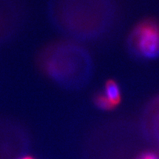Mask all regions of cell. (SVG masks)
<instances>
[{
  "label": "cell",
  "mask_w": 159,
  "mask_h": 159,
  "mask_svg": "<svg viewBox=\"0 0 159 159\" xmlns=\"http://www.w3.org/2000/svg\"><path fill=\"white\" fill-rule=\"evenodd\" d=\"M85 53L72 43H52L41 52L39 66L55 83L66 88H77L89 76L90 62Z\"/></svg>",
  "instance_id": "6da1fadb"
},
{
  "label": "cell",
  "mask_w": 159,
  "mask_h": 159,
  "mask_svg": "<svg viewBox=\"0 0 159 159\" xmlns=\"http://www.w3.org/2000/svg\"><path fill=\"white\" fill-rule=\"evenodd\" d=\"M128 44L131 52L140 58H158V21L153 19H146L135 25L129 35Z\"/></svg>",
  "instance_id": "7a4b0ae2"
},
{
  "label": "cell",
  "mask_w": 159,
  "mask_h": 159,
  "mask_svg": "<svg viewBox=\"0 0 159 159\" xmlns=\"http://www.w3.org/2000/svg\"><path fill=\"white\" fill-rule=\"evenodd\" d=\"M104 94L115 107L118 106L122 100V91L119 83L114 80H108L105 83Z\"/></svg>",
  "instance_id": "3957f363"
},
{
  "label": "cell",
  "mask_w": 159,
  "mask_h": 159,
  "mask_svg": "<svg viewBox=\"0 0 159 159\" xmlns=\"http://www.w3.org/2000/svg\"><path fill=\"white\" fill-rule=\"evenodd\" d=\"M94 105L97 108L105 111H111L116 108L114 105L110 102V100L107 98L104 92L97 93L94 95Z\"/></svg>",
  "instance_id": "277c9868"
},
{
  "label": "cell",
  "mask_w": 159,
  "mask_h": 159,
  "mask_svg": "<svg viewBox=\"0 0 159 159\" xmlns=\"http://www.w3.org/2000/svg\"><path fill=\"white\" fill-rule=\"evenodd\" d=\"M143 159H157V158L154 156V155L149 154V155H147V156H145L144 158H143Z\"/></svg>",
  "instance_id": "5b68a950"
},
{
  "label": "cell",
  "mask_w": 159,
  "mask_h": 159,
  "mask_svg": "<svg viewBox=\"0 0 159 159\" xmlns=\"http://www.w3.org/2000/svg\"><path fill=\"white\" fill-rule=\"evenodd\" d=\"M22 159H33L32 158H30V157H26V158H24Z\"/></svg>",
  "instance_id": "8992f818"
}]
</instances>
